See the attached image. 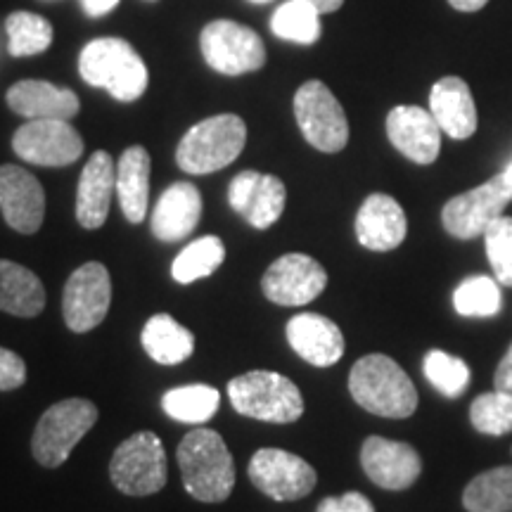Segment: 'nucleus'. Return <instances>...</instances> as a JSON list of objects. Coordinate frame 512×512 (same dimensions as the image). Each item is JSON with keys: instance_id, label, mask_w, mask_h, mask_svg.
Instances as JSON below:
<instances>
[{"instance_id": "nucleus-8", "label": "nucleus", "mask_w": 512, "mask_h": 512, "mask_svg": "<svg viewBox=\"0 0 512 512\" xmlns=\"http://www.w3.org/2000/svg\"><path fill=\"white\" fill-rule=\"evenodd\" d=\"M294 117L306 143L335 155L349 143V121L344 107L323 81H306L294 95Z\"/></svg>"}, {"instance_id": "nucleus-41", "label": "nucleus", "mask_w": 512, "mask_h": 512, "mask_svg": "<svg viewBox=\"0 0 512 512\" xmlns=\"http://www.w3.org/2000/svg\"><path fill=\"white\" fill-rule=\"evenodd\" d=\"M451 3V8H456L460 12H477L482 10L489 0H448Z\"/></svg>"}, {"instance_id": "nucleus-26", "label": "nucleus", "mask_w": 512, "mask_h": 512, "mask_svg": "<svg viewBox=\"0 0 512 512\" xmlns=\"http://www.w3.org/2000/svg\"><path fill=\"white\" fill-rule=\"evenodd\" d=\"M46 309V287L27 266L0 259V311L17 318H36Z\"/></svg>"}, {"instance_id": "nucleus-17", "label": "nucleus", "mask_w": 512, "mask_h": 512, "mask_svg": "<svg viewBox=\"0 0 512 512\" xmlns=\"http://www.w3.org/2000/svg\"><path fill=\"white\" fill-rule=\"evenodd\" d=\"M361 465L370 482L387 491L411 489L422 472V458L411 444L384 437L363 441Z\"/></svg>"}, {"instance_id": "nucleus-1", "label": "nucleus", "mask_w": 512, "mask_h": 512, "mask_svg": "<svg viewBox=\"0 0 512 512\" xmlns=\"http://www.w3.org/2000/svg\"><path fill=\"white\" fill-rule=\"evenodd\" d=\"M185 491L200 503H223L235 489V460L226 441L209 427L188 432L176 451Z\"/></svg>"}, {"instance_id": "nucleus-4", "label": "nucleus", "mask_w": 512, "mask_h": 512, "mask_svg": "<svg viewBox=\"0 0 512 512\" xmlns=\"http://www.w3.org/2000/svg\"><path fill=\"white\" fill-rule=\"evenodd\" d=\"M247 143V126L238 114H216L202 119L181 138L176 162L185 174L207 176L226 169L240 157Z\"/></svg>"}, {"instance_id": "nucleus-23", "label": "nucleus", "mask_w": 512, "mask_h": 512, "mask_svg": "<svg viewBox=\"0 0 512 512\" xmlns=\"http://www.w3.org/2000/svg\"><path fill=\"white\" fill-rule=\"evenodd\" d=\"M8 107L24 119H74L81 110L79 95L69 88H57L50 81L24 79L10 86Z\"/></svg>"}, {"instance_id": "nucleus-3", "label": "nucleus", "mask_w": 512, "mask_h": 512, "mask_svg": "<svg viewBox=\"0 0 512 512\" xmlns=\"http://www.w3.org/2000/svg\"><path fill=\"white\" fill-rule=\"evenodd\" d=\"M81 79L93 88H102L119 102H136L145 95L150 72L143 57L124 38H95L79 55Z\"/></svg>"}, {"instance_id": "nucleus-14", "label": "nucleus", "mask_w": 512, "mask_h": 512, "mask_svg": "<svg viewBox=\"0 0 512 512\" xmlns=\"http://www.w3.org/2000/svg\"><path fill=\"white\" fill-rule=\"evenodd\" d=\"M328 271L309 254H285L275 259L261 278V292L278 306H306L323 294Z\"/></svg>"}, {"instance_id": "nucleus-38", "label": "nucleus", "mask_w": 512, "mask_h": 512, "mask_svg": "<svg viewBox=\"0 0 512 512\" xmlns=\"http://www.w3.org/2000/svg\"><path fill=\"white\" fill-rule=\"evenodd\" d=\"M316 512H375V505L361 491H347L342 496L323 498Z\"/></svg>"}, {"instance_id": "nucleus-7", "label": "nucleus", "mask_w": 512, "mask_h": 512, "mask_svg": "<svg viewBox=\"0 0 512 512\" xmlns=\"http://www.w3.org/2000/svg\"><path fill=\"white\" fill-rule=\"evenodd\" d=\"M166 451L155 432H136L121 441L110 460V479L121 494L152 496L166 486Z\"/></svg>"}, {"instance_id": "nucleus-16", "label": "nucleus", "mask_w": 512, "mask_h": 512, "mask_svg": "<svg viewBox=\"0 0 512 512\" xmlns=\"http://www.w3.org/2000/svg\"><path fill=\"white\" fill-rule=\"evenodd\" d=\"M0 211L17 233H38L46 219V190L31 171L15 164L0 166Z\"/></svg>"}, {"instance_id": "nucleus-36", "label": "nucleus", "mask_w": 512, "mask_h": 512, "mask_svg": "<svg viewBox=\"0 0 512 512\" xmlns=\"http://www.w3.org/2000/svg\"><path fill=\"white\" fill-rule=\"evenodd\" d=\"M482 238L494 278L503 287H512V216H498Z\"/></svg>"}, {"instance_id": "nucleus-44", "label": "nucleus", "mask_w": 512, "mask_h": 512, "mask_svg": "<svg viewBox=\"0 0 512 512\" xmlns=\"http://www.w3.org/2000/svg\"><path fill=\"white\" fill-rule=\"evenodd\" d=\"M249 3H256V5H266V3H271V0H249Z\"/></svg>"}, {"instance_id": "nucleus-25", "label": "nucleus", "mask_w": 512, "mask_h": 512, "mask_svg": "<svg viewBox=\"0 0 512 512\" xmlns=\"http://www.w3.org/2000/svg\"><path fill=\"white\" fill-rule=\"evenodd\" d=\"M150 152L145 147H126L117 162V197L126 221L143 223L150 200Z\"/></svg>"}, {"instance_id": "nucleus-30", "label": "nucleus", "mask_w": 512, "mask_h": 512, "mask_svg": "<svg viewBox=\"0 0 512 512\" xmlns=\"http://www.w3.org/2000/svg\"><path fill=\"white\" fill-rule=\"evenodd\" d=\"M223 261H226V245L216 235H207V238L190 242L176 256L174 264H171V275H174L176 283L190 285L195 280L209 278Z\"/></svg>"}, {"instance_id": "nucleus-35", "label": "nucleus", "mask_w": 512, "mask_h": 512, "mask_svg": "<svg viewBox=\"0 0 512 512\" xmlns=\"http://www.w3.org/2000/svg\"><path fill=\"white\" fill-rule=\"evenodd\" d=\"M470 422L477 432L503 437L512 432V394L489 392L477 396L470 406Z\"/></svg>"}, {"instance_id": "nucleus-24", "label": "nucleus", "mask_w": 512, "mask_h": 512, "mask_svg": "<svg viewBox=\"0 0 512 512\" xmlns=\"http://www.w3.org/2000/svg\"><path fill=\"white\" fill-rule=\"evenodd\" d=\"M430 112L441 133L453 140H467L477 131V105L470 86L460 76H444L432 86Z\"/></svg>"}, {"instance_id": "nucleus-43", "label": "nucleus", "mask_w": 512, "mask_h": 512, "mask_svg": "<svg viewBox=\"0 0 512 512\" xmlns=\"http://www.w3.org/2000/svg\"><path fill=\"white\" fill-rule=\"evenodd\" d=\"M503 174H505V178H508V181L512 183V162H510L508 166H505V171H503Z\"/></svg>"}, {"instance_id": "nucleus-29", "label": "nucleus", "mask_w": 512, "mask_h": 512, "mask_svg": "<svg viewBox=\"0 0 512 512\" xmlns=\"http://www.w3.org/2000/svg\"><path fill=\"white\" fill-rule=\"evenodd\" d=\"M467 512H512V465L494 467L465 486Z\"/></svg>"}, {"instance_id": "nucleus-11", "label": "nucleus", "mask_w": 512, "mask_h": 512, "mask_svg": "<svg viewBox=\"0 0 512 512\" xmlns=\"http://www.w3.org/2000/svg\"><path fill=\"white\" fill-rule=\"evenodd\" d=\"M247 472L256 489L278 503L306 498L318 484L316 470L302 456H294L283 448L256 451Z\"/></svg>"}, {"instance_id": "nucleus-27", "label": "nucleus", "mask_w": 512, "mask_h": 512, "mask_svg": "<svg viewBox=\"0 0 512 512\" xmlns=\"http://www.w3.org/2000/svg\"><path fill=\"white\" fill-rule=\"evenodd\" d=\"M140 342H143L145 354L159 366H178L188 361L195 351V335L169 313H157L147 320L140 332Z\"/></svg>"}, {"instance_id": "nucleus-2", "label": "nucleus", "mask_w": 512, "mask_h": 512, "mask_svg": "<svg viewBox=\"0 0 512 512\" xmlns=\"http://www.w3.org/2000/svg\"><path fill=\"white\" fill-rule=\"evenodd\" d=\"M349 392L363 411L380 418H411L418 411V389L399 363L384 354L363 356L349 373Z\"/></svg>"}, {"instance_id": "nucleus-33", "label": "nucleus", "mask_w": 512, "mask_h": 512, "mask_svg": "<svg viewBox=\"0 0 512 512\" xmlns=\"http://www.w3.org/2000/svg\"><path fill=\"white\" fill-rule=\"evenodd\" d=\"M501 283L489 275L467 278L453 292V306L465 318H491L501 311Z\"/></svg>"}, {"instance_id": "nucleus-19", "label": "nucleus", "mask_w": 512, "mask_h": 512, "mask_svg": "<svg viewBox=\"0 0 512 512\" xmlns=\"http://www.w3.org/2000/svg\"><path fill=\"white\" fill-rule=\"evenodd\" d=\"M117 195V164L110 152H93L83 166L76 188V221L81 228L98 230L110 216L112 197Z\"/></svg>"}, {"instance_id": "nucleus-42", "label": "nucleus", "mask_w": 512, "mask_h": 512, "mask_svg": "<svg viewBox=\"0 0 512 512\" xmlns=\"http://www.w3.org/2000/svg\"><path fill=\"white\" fill-rule=\"evenodd\" d=\"M316 8L320 15H328V12H337L344 5V0H306Z\"/></svg>"}, {"instance_id": "nucleus-39", "label": "nucleus", "mask_w": 512, "mask_h": 512, "mask_svg": "<svg viewBox=\"0 0 512 512\" xmlns=\"http://www.w3.org/2000/svg\"><path fill=\"white\" fill-rule=\"evenodd\" d=\"M494 384H496L498 392L512 394V344L508 347V351H505V356L501 358V363H498Z\"/></svg>"}, {"instance_id": "nucleus-20", "label": "nucleus", "mask_w": 512, "mask_h": 512, "mask_svg": "<svg viewBox=\"0 0 512 512\" xmlns=\"http://www.w3.org/2000/svg\"><path fill=\"white\" fill-rule=\"evenodd\" d=\"M294 354L316 368L335 366L344 356V335L335 320L320 313H297L285 328Z\"/></svg>"}, {"instance_id": "nucleus-18", "label": "nucleus", "mask_w": 512, "mask_h": 512, "mask_svg": "<svg viewBox=\"0 0 512 512\" xmlns=\"http://www.w3.org/2000/svg\"><path fill=\"white\" fill-rule=\"evenodd\" d=\"M387 136L403 157L415 164H434L441 150V128L432 112L418 105H399L387 114Z\"/></svg>"}, {"instance_id": "nucleus-12", "label": "nucleus", "mask_w": 512, "mask_h": 512, "mask_svg": "<svg viewBox=\"0 0 512 512\" xmlns=\"http://www.w3.org/2000/svg\"><path fill=\"white\" fill-rule=\"evenodd\" d=\"M112 304L110 271L88 261L69 275L62 292V316L72 332H91L107 318Z\"/></svg>"}, {"instance_id": "nucleus-9", "label": "nucleus", "mask_w": 512, "mask_h": 512, "mask_svg": "<svg viewBox=\"0 0 512 512\" xmlns=\"http://www.w3.org/2000/svg\"><path fill=\"white\" fill-rule=\"evenodd\" d=\"M202 57L214 72L240 76L259 72L266 64V46L254 29L233 19H214L202 29Z\"/></svg>"}, {"instance_id": "nucleus-34", "label": "nucleus", "mask_w": 512, "mask_h": 512, "mask_svg": "<svg viewBox=\"0 0 512 512\" xmlns=\"http://www.w3.org/2000/svg\"><path fill=\"white\" fill-rule=\"evenodd\" d=\"M422 370H425V377L430 380L432 387L439 394H444L446 399H458L470 384V368H467L463 358L446 354L441 349H432L425 356Z\"/></svg>"}, {"instance_id": "nucleus-31", "label": "nucleus", "mask_w": 512, "mask_h": 512, "mask_svg": "<svg viewBox=\"0 0 512 512\" xmlns=\"http://www.w3.org/2000/svg\"><path fill=\"white\" fill-rule=\"evenodd\" d=\"M8 31V50L12 57H34L53 46V24L34 12H12L5 19Z\"/></svg>"}, {"instance_id": "nucleus-22", "label": "nucleus", "mask_w": 512, "mask_h": 512, "mask_svg": "<svg viewBox=\"0 0 512 512\" xmlns=\"http://www.w3.org/2000/svg\"><path fill=\"white\" fill-rule=\"evenodd\" d=\"M202 219V195L192 183H174L162 192L150 216L152 233L162 242L188 238Z\"/></svg>"}, {"instance_id": "nucleus-6", "label": "nucleus", "mask_w": 512, "mask_h": 512, "mask_svg": "<svg viewBox=\"0 0 512 512\" xmlns=\"http://www.w3.org/2000/svg\"><path fill=\"white\" fill-rule=\"evenodd\" d=\"M98 422V406L88 399H64L48 408L38 420L31 453L36 463L55 470L67 463L79 441L93 430Z\"/></svg>"}, {"instance_id": "nucleus-32", "label": "nucleus", "mask_w": 512, "mask_h": 512, "mask_svg": "<svg viewBox=\"0 0 512 512\" xmlns=\"http://www.w3.org/2000/svg\"><path fill=\"white\" fill-rule=\"evenodd\" d=\"M271 29L283 41L313 46L320 38V12L306 0H287L273 12Z\"/></svg>"}, {"instance_id": "nucleus-21", "label": "nucleus", "mask_w": 512, "mask_h": 512, "mask_svg": "<svg viewBox=\"0 0 512 512\" xmlns=\"http://www.w3.org/2000/svg\"><path fill=\"white\" fill-rule=\"evenodd\" d=\"M408 221L401 204L384 192L366 197L356 214V238L370 252H392L406 240Z\"/></svg>"}, {"instance_id": "nucleus-28", "label": "nucleus", "mask_w": 512, "mask_h": 512, "mask_svg": "<svg viewBox=\"0 0 512 512\" xmlns=\"http://www.w3.org/2000/svg\"><path fill=\"white\" fill-rule=\"evenodd\" d=\"M221 394L209 384H185L169 389L162 399L164 413L183 425H202L219 411Z\"/></svg>"}, {"instance_id": "nucleus-13", "label": "nucleus", "mask_w": 512, "mask_h": 512, "mask_svg": "<svg viewBox=\"0 0 512 512\" xmlns=\"http://www.w3.org/2000/svg\"><path fill=\"white\" fill-rule=\"evenodd\" d=\"M12 150L36 166H69L83 155V138L64 119H29L12 136Z\"/></svg>"}, {"instance_id": "nucleus-15", "label": "nucleus", "mask_w": 512, "mask_h": 512, "mask_svg": "<svg viewBox=\"0 0 512 512\" xmlns=\"http://www.w3.org/2000/svg\"><path fill=\"white\" fill-rule=\"evenodd\" d=\"M287 188L278 176L240 171L228 185V204L256 230H268L283 216Z\"/></svg>"}, {"instance_id": "nucleus-37", "label": "nucleus", "mask_w": 512, "mask_h": 512, "mask_svg": "<svg viewBox=\"0 0 512 512\" xmlns=\"http://www.w3.org/2000/svg\"><path fill=\"white\" fill-rule=\"evenodd\" d=\"M27 382V363L15 351L0 347V392H12Z\"/></svg>"}, {"instance_id": "nucleus-5", "label": "nucleus", "mask_w": 512, "mask_h": 512, "mask_svg": "<svg viewBox=\"0 0 512 512\" xmlns=\"http://www.w3.org/2000/svg\"><path fill=\"white\" fill-rule=\"evenodd\" d=\"M228 399L245 418L290 425L304 415V396L290 377L273 370H252L228 382Z\"/></svg>"}, {"instance_id": "nucleus-40", "label": "nucleus", "mask_w": 512, "mask_h": 512, "mask_svg": "<svg viewBox=\"0 0 512 512\" xmlns=\"http://www.w3.org/2000/svg\"><path fill=\"white\" fill-rule=\"evenodd\" d=\"M81 5L91 17H105L117 8L119 0H81Z\"/></svg>"}, {"instance_id": "nucleus-10", "label": "nucleus", "mask_w": 512, "mask_h": 512, "mask_svg": "<svg viewBox=\"0 0 512 512\" xmlns=\"http://www.w3.org/2000/svg\"><path fill=\"white\" fill-rule=\"evenodd\" d=\"M510 202L512 183L505 174H498L491 181L448 200L441 211V223H444L446 233L458 240L479 238L498 216H503Z\"/></svg>"}]
</instances>
